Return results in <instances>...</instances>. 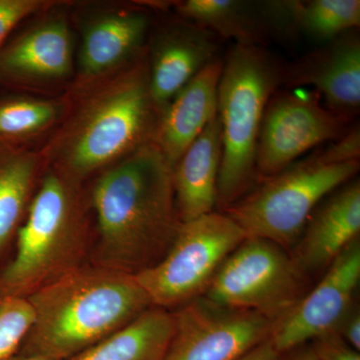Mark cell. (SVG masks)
<instances>
[{"instance_id": "7402d4cb", "label": "cell", "mask_w": 360, "mask_h": 360, "mask_svg": "<svg viewBox=\"0 0 360 360\" xmlns=\"http://www.w3.org/2000/svg\"><path fill=\"white\" fill-rule=\"evenodd\" d=\"M285 6L291 37L302 34L324 44L359 27V0H290Z\"/></svg>"}, {"instance_id": "52a82bcc", "label": "cell", "mask_w": 360, "mask_h": 360, "mask_svg": "<svg viewBox=\"0 0 360 360\" xmlns=\"http://www.w3.org/2000/svg\"><path fill=\"white\" fill-rule=\"evenodd\" d=\"M245 238L226 213L201 215L182 222L165 257L135 278L153 307L179 309L205 295L225 259Z\"/></svg>"}, {"instance_id": "5bb4252c", "label": "cell", "mask_w": 360, "mask_h": 360, "mask_svg": "<svg viewBox=\"0 0 360 360\" xmlns=\"http://www.w3.org/2000/svg\"><path fill=\"white\" fill-rule=\"evenodd\" d=\"M283 1L186 0L176 4L184 20L236 44L264 47L269 39L290 37Z\"/></svg>"}, {"instance_id": "30bf717a", "label": "cell", "mask_w": 360, "mask_h": 360, "mask_svg": "<svg viewBox=\"0 0 360 360\" xmlns=\"http://www.w3.org/2000/svg\"><path fill=\"white\" fill-rule=\"evenodd\" d=\"M174 316V336L162 360H238L269 340L274 324L205 296L179 307Z\"/></svg>"}, {"instance_id": "2e32d148", "label": "cell", "mask_w": 360, "mask_h": 360, "mask_svg": "<svg viewBox=\"0 0 360 360\" xmlns=\"http://www.w3.org/2000/svg\"><path fill=\"white\" fill-rule=\"evenodd\" d=\"M219 44V37L188 20L160 35L149 65L151 96L160 113L182 87L217 58Z\"/></svg>"}, {"instance_id": "4316f807", "label": "cell", "mask_w": 360, "mask_h": 360, "mask_svg": "<svg viewBox=\"0 0 360 360\" xmlns=\"http://www.w3.org/2000/svg\"><path fill=\"white\" fill-rule=\"evenodd\" d=\"M323 153L329 160L335 161V162L359 160L360 132L359 125L348 129L338 139L331 141L330 146L324 149Z\"/></svg>"}, {"instance_id": "6da1fadb", "label": "cell", "mask_w": 360, "mask_h": 360, "mask_svg": "<svg viewBox=\"0 0 360 360\" xmlns=\"http://www.w3.org/2000/svg\"><path fill=\"white\" fill-rule=\"evenodd\" d=\"M92 201L98 266L136 276L165 257L181 226L174 167L153 141L104 172Z\"/></svg>"}, {"instance_id": "7a4b0ae2", "label": "cell", "mask_w": 360, "mask_h": 360, "mask_svg": "<svg viewBox=\"0 0 360 360\" xmlns=\"http://www.w3.org/2000/svg\"><path fill=\"white\" fill-rule=\"evenodd\" d=\"M34 321L20 354L70 360L129 324L151 305L131 274L79 266L28 296Z\"/></svg>"}, {"instance_id": "d4e9b609", "label": "cell", "mask_w": 360, "mask_h": 360, "mask_svg": "<svg viewBox=\"0 0 360 360\" xmlns=\"http://www.w3.org/2000/svg\"><path fill=\"white\" fill-rule=\"evenodd\" d=\"M42 6L39 0H0V49L11 30Z\"/></svg>"}, {"instance_id": "ac0fdd59", "label": "cell", "mask_w": 360, "mask_h": 360, "mask_svg": "<svg viewBox=\"0 0 360 360\" xmlns=\"http://www.w3.org/2000/svg\"><path fill=\"white\" fill-rule=\"evenodd\" d=\"M72 49L65 20L35 26L0 49V77L7 79H58L71 70Z\"/></svg>"}, {"instance_id": "4fadbf2b", "label": "cell", "mask_w": 360, "mask_h": 360, "mask_svg": "<svg viewBox=\"0 0 360 360\" xmlns=\"http://www.w3.org/2000/svg\"><path fill=\"white\" fill-rule=\"evenodd\" d=\"M360 182L336 189L312 212L290 253L307 276L326 270L350 243L359 238Z\"/></svg>"}, {"instance_id": "277c9868", "label": "cell", "mask_w": 360, "mask_h": 360, "mask_svg": "<svg viewBox=\"0 0 360 360\" xmlns=\"http://www.w3.org/2000/svg\"><path fill=\"white\" fill-rule=\"evenodd\" d=\"M77 184L61 170L42 180L18 232L15 255L0 272L1 295L28 297L82 266L85 224Z\"/></svg>"}, {"instance_id": "603a6c76", "label": "cell", "mask_w": 360, "mask_h": 360, "mask_svg": "<svg viewBox=\"0 0 360 360\" xmlns=\"http://www.w3.org/2000/svg\"><path fill=\"white\" fill-rule=\"evenodd\" d=\"M58 108L35 99H11L0 103V142L11 143L40 131L56 120Z\"/></svg>"}, {"instance_id": "ba28073f", "label": "cell", "mask_w": 360, "mask_h": 360, "mask_svg": "<svg viewBox=\"0 0 360 360\" xmlns=\"http://www.w3.org/2000/svg\"><path fill=\"white\" fill-rule=\"evenodd\" d=\"M309 278L283 248L248 238L225 259L203 296L276 323L307 295Z\"/></svg>"}, {"instance_id": "f1b7e54d", "label": "cell", "mask_w": 360, "mask_h": 360, "mask_svg": "<svg viewBox=\"0 0 360 360\" xmlns=\"http://www.w3.org/2000/svg\"><path fill=\"white\" fill-rule=\"evenodd\" d=\"M283 357L269 338L238 360H283Z\"/></svg>"}, {"instance_id": "f546056e", "label": "cell", "mask_w": 360, "mask_h": 360, "mask_svg": "<svg viewBox=\"0 0 360 360\" xmlns=\"http://www.w3.org/2000/svg\"><path fill=\"white\" fill-rule=\"evenodd\" d=\"M286 354L288 357L283 360H319L311 345H303Z\"/></svg>"}, {"instance_id": "484cf974", "label": "cell", "mask_w": 360, "mask_h": 360, "mask_svg": "<svg viewBox=\"0 0 360 360\" xmlns=\"http://www.w3.org/2000/svg\"><path fill=\"white\" fill-rule=\"evenodd\" d=\"M310 345L319 360H360L359 352L347 345L338 333L322 335Z\"/></svg>"}, {"instance_id": "9a60e30c", "label": "cell", "mask_w": 360, "mask_h": 360, "mask_svg": "<svg viewBox=\"0 0 360 360\" xmlns=\"http://www.w3.org/2000/svg\"><path fill=\"white\" fill-rule=\"evenodd\" d=\"M224 58L217 56L161 111L153 142L174 167L217 113Z\"/></svg>"}, {"instance_id": "d6986e66", "label": "cell", "mask_w": 360, "mask_h": 360, "mask_svg": "<svg viewBox=\"0 0 360 360\" xmlns=\"http://www.w3.org/2000/svg\"><path fill=\"white\" fill-rule=\"evenodd\" d=\"M174 333V314L151 307L70 360H162Z\"/></svg>"}, {"instance_id": "ffe728a7", "label": "cell", "mask_w": 360, "mask_h": 360, "mask_svg": "<svg viewBox=\"0 0 360 360\" xmlns=\"http://www.w3.org/2000/svg\"><path fill=\"white\" fill-rule=\"evenodd\" d=\"M148 28L144 13L111 14L94 21L85 32L80 68L87 77L103 75L139 51Z\"/></svg>"}, {"instance_id": "8fae6325", "label": "cell", "mask_w": 360, "mask_h": 360, "mask_svg": "<svg viewBox=\"0 0 360 360\" xmlns=\"http://www.w3.org/2000/svg\"><path fill=\"white\" fill-rule=\"evenodd\" d=\"M360 281L359 238L350 243L285 316L274 324L269 340L281 355L322 335L336 333L354 307Z\"/></svg>"}, {"instance_id": "7c38bea8", "label": "cell", "mask_w": 360, "mask_h": 360, "mask_svg": "<svg viewBox=\"0 0 360 360\" xmlns=\"http://www.w3.org/2000/svg\"><path fill=\"white\" fill-rule=\"evenodd\" d=\"M310 86L329 110L352 120L360 108V39L357 30L331 40L290 65L283 84Z\"/></svg>"}, {"instance_id": "4dcf8cb0", "label": "cell", "mask_w": 360, "mask_h": 360, "mask_svg": "<svg viewBox=\"0 0 360 360\" xmlns=\"http://www.w3.org/2000/svg\"><path fill=\"white\" fill-rule=\"evenodd\" d=\"M2 360H53L46 359V357L39 356V355H26V354H14L13 356L8 357V359Z\"/></svg>"}, {"instance_id": "83f0119b", "label": "cell", "mask_w": 360, "mask_h": 360, "mask_svg": "<svg viewBox=\"0 0 360 360\" xmlns=\"http://www.w3.org/2000/svg\"><path fill=\"white\" fill-rule=\"evenodd\" d=\"M336 333L340 335L347 345L354 348L355 350H360V314L359 309L356 304L349 310L345 315V319L341 321L340 326L336 329Z\"/></svg>"}, {"instance_id": "3957f363", "label": "cell", "mask_w": 360, "mask_h": 360, "mask_svg": "<svg viewBox=\"0 0 360 360\" xmlns=\"http://www.w3.org/2000/svg\"><path fill=\"white\" fill-rule=\"evenodd\" d=\"M283 63L257 45L234 44L224 59L217 90L222 156L217 206L221 212L257 184V150L269 99L283 84Z\"/></svg>"}, {"instance_id": "9c48e42d", "label": "cell", "mask_w": 360, "mask_h": 360, "mask_svg": "<svg viewBox=\"0 0 360 360\" xmlns=\"http://www.w3.org/2000/svg\"><path fill=\"white\" fill-rule=\"evenodd\" d=\"M349 122L324 108L319 94L276 91L265 108L258 137V184L290 167L310 149L338 139Z\"/></svg>"}, {"instance_id": "cb8c5ba5", "label": "cell", "mask_w": 360, "mask_h": 360, "mask_svg": "<svg viewBox=\"0 0 360 360\" xmlns=\"http://www.w3.org/2000/svg\"><path fill=\"white\" fill-rule=\"evenodd\" d=\"M33 321L34 314L27 297L0 293V360L16 354Z\"/></svg>"}, {"instance_id": "8992f818", "label": "cell", "mask_w": 360, "mask_h": 360, "mask_svg": "<svg viewBox=\"0 0 360 360\" xmlns=\"http://www.w3.org/2000/svg\"><path fill=\"white\" fill-rule=\"evenodd\" d=\"M359 160L335 162L323 150L260 182L225 213L246 238H262L284 250L295 246L326 196L354 179Z\"/></svg>"}, {"instance_id": "5b68a950", "label": "cell", "mask_w": 360, "mask_h": 360, "mask_svg": "<svg viewBox=\"0 0 360 360\" xmlns=\"http://www.w3.org/2000/svg\"><path fill=\"white\" fill-rule=\"evenodd\" d=\"M160 111L149 65L139 63L104 87L77 116L63 141L61 172L79 180L153 141Z\"/></svg>"}, {"instance_id": "44dd1931", "label": "cell", "mask_w": 360, "mask_h": 360, "mask_svg": "<svg viewBox=\"0 0 360 360\" xmlns=\"http://www.w3.org/2000/svg\"><path fill=\"white\" fill-rule=\"evenodd\" d=\"M37 167L32 153L0 142V255L30 205Z\"/></svg>"}, {"instance_id": "e0dca14e", "label": "cell", "mask_w": 360, "mask_h": 360, "mask_svg": "<svg viewBox=\"0 0 360 360\" xmlns=\"http://www.w3.org/2000/svg\"><path fill=\"white\" fill-rule=\"evenodd\" d=\"M222 156L219 115L188 146L174 167L175 201L181 222L213 212Z\"/></svg>"}]
</instances>
